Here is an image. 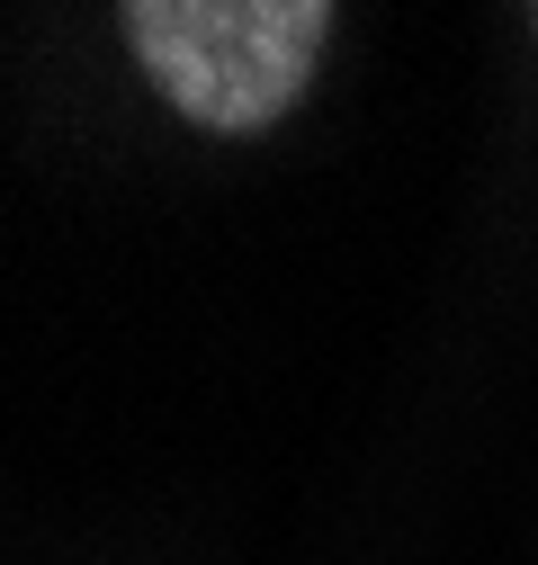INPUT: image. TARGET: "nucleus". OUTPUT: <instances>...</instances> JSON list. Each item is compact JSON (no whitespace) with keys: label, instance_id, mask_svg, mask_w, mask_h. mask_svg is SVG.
<instances>
[{"label":"nucleus","instance_id":"nucleus-1","mask_svg":"<svg viewBox=\"0 0 538 565\" xmlns=\"http://www.w3.org/2000/svg\"><path fill=\"white\" fill-rule=\"evenodd\" d=\"M323 0H126L117 36L153 73V90L207 135L279 126L332 45Z\"/></svg>","mask_w":538,"mask_h":565}]
</instances>
